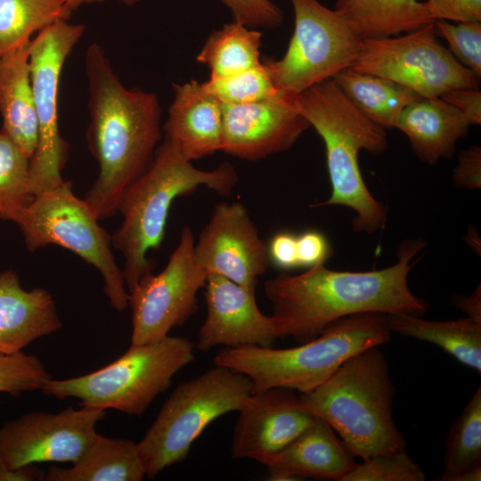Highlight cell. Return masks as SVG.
<instances>
[{
  "label": "cell",
  "mask_w": 481,
  "mask_h": 481,
  "mask_svg": "<svg viewBox=\"0 0 481 481\" xmlns=\"http://www.w3.org/2000/svg\"><path fill=\"white\" fill-rule=\"evenodd\" d=\"M351 68L393 80L423 98L477 87L479 79L439 43L434 22L401 36L362 40Z\"/></svg>",
  "instance_id": "obj_12"
},
{
  "label": "cell",
  "mask_w": 481,
  "mask_h": 481,
  "mask_svg": "<svg viewBox=\"0 0 481 481\" xmlns=\"http://www.w3.org/2000/svg\"><path fill=\"white\" fill-rule=\"evenodd\" d=\"M235 21L247 27L274 29L283 22L281 10L270 0H221Z\"/></svg>",
  "instance_id": "obj_36"
},
{
  "label": "cell",
  "mask_w": 481,
  "mask_h": 481,
  "mask_svg": "<svg viewBox=\"0 0 481 481\" xmlns=\"http://www.w3.org/2000/svg\"><path fill=\"white\" fill-rule=\"evenodd\" d=\"M90 122L88 147L100 167L85 200L99 220L118 212L121 197L152 160L160 139V106L154 93L126 87L104 49L86 53Z\"/></svg>",
  "instance_id": "obj_2"
},
{
  "label": "cell",
  "mask_w": 481,
  "mask_h": 481,
  "mask_svg": "<svg viewBox=\"0 0 481 481\" xmlns=\"http://www.w3.org/2000/svg\"><path fill=\"white\" fill-rule=\"evenodd\" d=\"M455 186L469 190L481 187V147L472 146L459 154L458 165L452 172Z\"/></svg>",
  "instance_id": "obj_39"
},
{
  "label": "cell",
  "mask_w": 481,
  "mask_h": 481,
  "mask_svg": "<svg viewBox=\"0 0 481 481\" xmlns=\"http://www.w3.org/2000/svg\"><path fill=\"white\" fill-rule=\"evenodd\" d=\"M440 97L460 111L470 126L481 124V92L478 86L452 89Z\"/></svg>",
  "instance_id": "obj_41"
},
{
  "label": "cell",
  "mask_w": 481,
  "mask_h": 481,
  "mask_svg": "<svg viewBox=\"0 0 481 481\" xmlns=\"http://www.w3.org/2000/svg\"><path fill=\"white\" fill-rule=\"evenodd\" d=\"M207 316L199 331L197 348L258 346L273 347L279 338L271 315L258 308L256 291L216 273L204 285Z\"/></svg>",
  "instance_id": "obj_18"
},
{
  "label": "cell",
  "mask_w": 481,
  "mask_h": 481,
  "mask_svg": "<svg viewBox=\"0 0 481 481\" xmlns=\"http://www.w3.org/2000/svg\"><path fill=\"white\" fill-rule=\"evenodd\" d=\"M234 427L231 454L266 466L314 420L294 390L271 387L252 391Z\"/></svg>",
  "instance_id": "obj_16"
},
{
  "label": "cell",
  "mask_w": 481,
  "mask_h": 481,
  "mask_svg": "<svg viewBox=\"0 0 481 481\" xmlns=\"http://www.w3.org/2000/svg\"><path fill=\"white\" fill-rule=\"evenodd\" d=\"M252 390L248 376L222 365L180 383L136 443L146 476L154 477L183 461L208 425L225 413L238 412Z\"/></svg>",
  "instance_id": "obj_8"
},
{
  "label": "cell",
  "mask_w": 481,
  "mask_h": 481,
  "mask_svg": "<svg viewBox=\"0 0 481 481\" xmlns=\"http://www.w3.org/2000/svg\"><path fill=\"white\" fill-rule=\"evenodd\" d=\"M30 159L0 131V219L15 222L32 200L28 192Z\"/></svg>",
  "instance_id": "obj_31"
},
{
  "label": "cell",
  "mask_w": 481,
  "mask_h": 481,
  "mask_svg": "<svg viewBox=\"0 0 481 481\" xmlns=\"http://www.w3.org/2000/svg\"><path fill=\"white\" fill-rule=\"evenodd\" d=\"M426 4L434 20H481V0H427Z\"/></svg>",
  "instance_id": "obj_37"
},
{
  "label": "cell",
  "mask_w": 481,
  "mask_h": 481,
  "mask_svg": "<svg viewBox=\"0 0 481 481\" xmlns=\"http://www.w3.org/2000/svg\"><path fill=\"white\" fill-rule=\"evenodd\" d=\"M71 14L61 0H0V55Z\"/></svg>",
  "instance_id": "obj_29"
},
{
  "label": "cell",
  "mask_w": 481,
  "mask_h": 481,
  "mask_svg": "<svg viewBox=\"0 0 481 481\" xmlns=\"http://www.w3.org/2000/svg\"><path fill=\"white\" fill-rule=\"evenodd\" d=\"M194 243L191 228L184 226L164 269L143 275L128 292L131 344L162 339L197 311V293L208 274L194 260Z\"/></svg>",
  "instance_id": "obj_13"
},
{
  "label": "cell",
  "mask_w": 481,
  "mask_h": 481,
  "mask_svg": "<svg viewBox=\"0 0 481 481\" xmlns=\"http://www.w3.org/2000/svg\"><path fill=\"white\" fill-rule=\"evenodd\" d=\"M481 466V386L477 387L446 438L444 470L439 481Z\"/></svg>",
  "instance_id": "obj_30"
},
{
  "label": "cell",
  "mask_w": 481,
  "mask_h": 481,
  "mask_svg": "<svg viewBox=\"0 0 481 481\" xmlns=\"http://www.w3.org/2000/svg\"><path fill=\"white\" fill-rule=\"evenodd\" d=\"M298 112L323 140L331 185L329 199L315 206H344L355 212V232L373 234L384 230L387 208L365 184L358 155H375L387 146L385 128L367 118L332 79L316 84L294 97Z\"/></svg>",
  "instance_id": "obj_4"
},
{
  "label": "cell",
  "mask_w": 481,
  "mask_h": 481,
  "mask_svg": "<svg viewBox=\"0 0 481 481\" xmlns=\"http://www.w3.org/2000/svg\"><path fill=\"white\" fill-rule=\"evenodd\" d=\"M174 91L165 139L190 161L221 151L224 104L196 80L175 85Z\"/></svg>",
  "instance_id": "obj_19"
},
{
  "label": "cell",
  "mask_w": 481,
  "mask_h": 481,
  "mask_svg": "<svg viewBox=\"0 0 481 481\" xmlns=\"http://www.w3.org/2000/svg\"><path fill=\"white\" fill-rule=\"evenodd\" d=\"M61 327L54 300L46 289L26 290L15 271L0 273V354L22 352Z\"/></svg>",
  "instance_id": "obj_21"
},
{
  "label": "cell",
  "mask_w": 481,
  "mask_h": 481,
  "mask_svg": "<svg viewBox=\"0 0 481 481\" xmlns=\"http://www.w3.org/2000/svg\"><path fill=\"white\" fill-rule=\"evenodd\" d=\"M267 246L269 263L281 270L299 267L297 249V234L279 232L270 240Z\"/></svg>",
  "instance_id": "obj_40"
},
{
  "label": "cell",
  "mask_w": 481,
  "mask_h": 481,
  "mask_svg": "<svg viewBox=\"0 0 481 481\" xmlns=\"http://www.w3.org/2000/svg\"><path fill=\"white\" fill-rule=\"evenodd\" d=\"M297 249L299 267H312L333 255L328 238L316 230H307L297 234Z\"/></svg>",
  "instance_id": "obj_38"
},
{
  "label": "cell",
  "mask_w": 481,
  "mask_h": 481,
  "mask_svg": "<svg viewBox=\"0 0 481 481\" xmlns=\"http://www.w3.org/2000/svg\"><path fill=\"white\" fill-rule=\"evenodd\" d=\"M119 1L122 2L126 5H134L137 3H140L143 0H119Z\"/></svg>",
  "instance_id": "obj_47"
},
{
  "label": "cell",
  "mask_w": 481,
  "mask_h": 481,
  "mask_svg": "<svg viewBox=\"0 0 481 481\" xmlns=\"http://www.w3.org/2000/svg\"><path fill=\"white\" fill-rule=\"evenodd\" d=\"M354 454L324 420L313 422L267 465L273 480L341 481L355 466Z\"/></svg>",
  "instance_id": "obj_20"
},
{
  "label": "cell",
  "mask_w": 481,
  "mask_h": 481,
  "mask_svg": "<svg viewBox=\"0 0 481 481\" xmlns=\"http://www.w3.org/2000/svg\"><path fill=\"white\" fill-rule=\"evenodd\" d=\"M481 466L467 470L453 478L452 481H480Z\"/></svg>",
  "instance_id": "obj_44"
},
{
  "label": "cell",
  "mask_w": 481,
  "mask_h": 481,
  "mask_svg": "<svg viewBox=\"0 0 481 481\" xmlns=\"http://www.w3.org/2000/svg\"><path fill=\"white\" fill-rule=\"evenodd\" d=\"M237 181L236 170L230 163L224 162L213 170L199 169L164 140L148 167L123 193L118 209L122 222L110 236L111 245L124 257L122 273L128 292L154 269V261L147 255L163 241L173 201L199 186L229 196Z\"/></svg>",
  "instance_id": "obj_3"
},
{
  "label": "cell",
  "mask_w": 481,
  "mask_h": 481,
  "mask_svg": "<svg viewBox=\"0 0 481 481\" xmlns=\"http://www.w3.org/2000/svg\"><path fill=\"white\" fill-rule=\"evenodd\" d=\"M426 245L421 238L404 240L396 262L379 270L334 271L318 264L298 275L281 273L266 281L278 338L307 342L332 322L361 313L424 315L428 304L412 292L408 278Z\"/></svg>",
  "instance_id": "obj_1"
},
{
  "label": "cell",
  "mask_w": 481,
  "mask_h": 481,
  "mask_svg": "<svg viewBox=\"0 0 481 481\" xmlns=\"http://www.w3.org/2000/svg\"><path fill=\"white\" fill-rule=\"evenodd\" d=\"M331 79L367 118L385 129L395 127L403 110L421 98L393 80L352 68Z\"/></svg>",
  "instance_id": "obj_27"
},
{
  "label": "cell",
  "mask_w": 481,
  "mask_h": 481,
  "mask_svg": "<svg viewBox=\"0 0 481 481\" xmlns=\"http://www.w3.org/2000/svg\"><path fill=\"white\" fill-rule=\"evenodd\" d=\"M86 201L72 192L70 182L35 195L15 220L30 252L59 245L94 266L103 279V291L117 311L128 306L129 293L122 270L110 249V236Z\"/></svg>",
  "instance_id": "obj_9"
},
{
  "label": "cell",
  "mask_w": 481,
  "mask_h": 481,
  "mask_svg": "<svg viewBox=\"0 0 481 481\" xmlns=\"http://www.w3.org/2000/svg\"><path fill=\"white\" fill-rule=\"evenodd\" d=\"M194 358L191 340L168 335L157 341L131 344L116 361L88 374L65 379L51 378L41 391L60 400L76 398L80 406L141 416Z\"/></svg>",
  "instance_id": "obj_7"
},
{
  "label": "cell",
  "mask_w": 481,
  "mask_h": 481,
  "mask_svg": "<svg viewBox=\"0 0 481 481\" xmlns=\"http://www.w3.org/2000/svg\"><path fill=\"white\" fill-rule=\"evenodd\" d=\"M455 307L467 314V317L481 324V289L480 284L470 296L456 295L452 298Z\"/></svg>",
  "instance_id": "obj_43"
},
{
  "label": "cell",
  "mask_w": 481,
  "mask_h": 481,
  "mask_svg": "<svg viewBox=\"0 0 481 481\" xmlns=\"http://www.w3.org/2000/svg\"><path fill=\"white\" fill-rule=\"evenodd\" d=\"M68 469L52 466L45 481H141L146 476L136 443L100 434Z\"/></svg>",
  "instance_id": "obj_24"
},
{
  "label": "cell",
  "mask_w": 481,
  "mask_h": 481,
  "mask_svg": "<svg viewBox=\"0 0 481 481\" xmlns=\"http://www.w3.org/2000/svg\"><path fill=\"white\" fill-rule=\"evenodd\" d=\"M473 232L474 230H472V232H469L468 234H467V241L469 242V245L470 247H473L474 249H476V251L477 250V241L476 240H477V232L475 233V237L473 238Z\"/></svg>",
  "instance_id": "obj_46"
},
{
  "label": "cell",
  "mask_w": 481,
  "mask_h": 481,
  "mask_svg": "<svg viewBox=\"0 0 481 481\" xmlns=\"http://www.w3.org/2000/svg\"><path fill=\"white\" fill-rule=\"evenodd\" d=\"M85 33L83 24L58 20L32 38L31 82L37 122V143L29 161L28 191L35 196L64 182L67 146L60 135L58 92L63 65Z\"/></svg>",
  "instance_id": "obj_11"
},
{
  "label": "cell",
  "mask_w": 481,
  "mask_h": 481,
  "mask_svg": "<svg viewBox=\"0 0 481 481\" xmlns=\"http://www.w3.org/2000/svg\"><path fill=\"white\" fill-rule=\"evenodd\" d=\"M437 37L446 40L449 50L457 61L481 77V23L465 21L451 23L444 20L434 21Z\"/></svg>",
  "instance_id": "obj_35"
},
{
  "label": "cell",
  "mask_w": 481,
  "mask_h": 481,
  "mask_svg": "<svg viewBox=\"0 0 481 481\" xmlns=\"http://www.w3.org/2000/svg\"><path fill=\"white\" fill-rule=\"evenodd\" d=\"M193 256L196 264L253 291L269 265L267 246L240 202H220L202 229Z\"/></svg>",
  "instance_id": "obj_15"
},
{
  "label": "cell",
  "mask_w": 481,
  "mask_h": 481,
  "mask_svg": "<svg viewBox=\"0 0 481 481\" xmlns=\"http://www.w3.org/2000/svg\"><path fill=\"white\" fill-rule=\"evenodd\" d=\"M294 97L279 93L250 103L224 104L221 151L256 161L289 149L310 126Z\"/></svg>",
  "instance_id": "obj_17"
},
{
  "label": "cell",
  "mask_w": 481,
  "mask_h": 481,
  "mask_svg": "<svg viewBox=\"0 0 481 481\" xmlns=\"http://www.w3.org/2000/svg\"><path fill=\"white\" fill-rule=\"evenodd\" d=\"M45 472L34 464L13 469L0 455V481L43 480Z\"/></svg>",
  "instance_id": "obj_42"
},
{
  "label": "cell",
  "mask_w": 481,
  "mask_h": 481,
  "mask_svg": "<svg viewBox=\"0 0 481 481\" xmlns=\"http://www.w3.org/2000/svg\"><path fill=\"white\" fill-rule=\"evenodd\" d=\"M469 126L463 115L441 97H421L403 110L395 128L408 137L420 160L434 165L453 155L456 143Z\"/></svg>",
  "instance_id": "obj_22"
},
{
  "label": "cell",
  "mask_w": 481,
  "mask_h": 481,
  "mask_svg": "<svg viewBox=\"0 0 481 481\" xmlns=\"http://www.w3.org/2000/svg\"><path fill=\"white\" fill-rule=\"evenodd\" d=\"M395 387L379 346L347 358L314 389L299 394L304 407L336 431L363 461L406 449L393 418Z\"/></svg>",
  "instance_id": "obj_5"
},
{
  "label": "cell",
  "mask_w": 481,
  "mask_h": 481,
  "mask_svg": "<svg viewBox=\"0 0 481 481\" xmlns=\"http://www.w3.org/2000/svg\"><path fill=\"white\" fill-rule=\"evenodd\" d=\"M294 31L280 60L263 61L276 90L296 96L351 68L362 40L335 11L318 0H289Z\"/></svg>",
  "instance_id": "obj_10"
},
{
  "label": "cell",
  "mask_w": 481,
  "mask_h": 481,
  "mask_svg": "<svg viewBox=\"0 0 481 481\" xmlns=\"http://www.w3.org/2000/svg\"><path fill=\"white\" fill-rule=\"evenodd\" d=\"M391 335L387 314L361 313L332 322L318 337L298 346L224 347L213 363L248 376L252 391L283 387L301 394L323 383L353 355L387 343Z\"/></svg>",
  "instance_id": "obj_6"
},
{
  "label": "cell",
  "mask_w": 481,
  "mask_h": 481,
  "mask_svg": "<svg viewBox=\"0 0 481 481\" xmlns=\"http://www.w3.org/2000/svg\"><path fill=\"white\" fill-rule=\"evenodd\" d=\"M426 473L402 450L379 453L357 463L341 481H424Z\"/></svg>",
  "instance_id": "obj_33"
},
{
  "label": "cell",
  "mask_w": 481,
  "mask_h": 481,
  "mask_svg": "<svg viewBox=\"0 0 481 481\" xmlns=\"http://www.w3.org/2000/svg\"><path fill=\"white\" fill-rule=\"evenodd\" d=\"M261 37L259 31L234 20L210 34L197 61L209 69V77L240 73L261 64Z\"/></svg>",
  "instance_id": "obj_28"
},
{
  "label": "cell",
  "mask_w": 481,
  "mask_h": 481,
  "mask_svg": "<svg viewBox=\"0 0 481 481\" xmlns=\"http://www.w3.org/2000/svg\"><path fill=\"white\" fill-rule=\"evenodd\" d=\"M334 10L361 40L398 36L435 21L421 0H336Z\"/></svg>",
  "instance_id": "obj_25"
},
{
  "label": "cell",
  "mask_w": 481,
  "mask_h": 481,
  "mask_svg": "<svg viewBox=\"0 0 481 481\" xmlns=\"http://www.w3.org/2000/svg\"><path fill=\"white\" fill-rule=\"evenodd\" d=\"M62 4L69 10L73 11L81 5L102 3L105 0H61Z\"/></svg>",
  "instance_id": "obj_45"
},
{
  "label": "cell",
  "mask_w": 481,
  "mask_h": 481,
  "mask_svg": "<svg viewBox=\"0 0 481 481\" xmlns=\"http://www.w3.org/2000/svg\"><path fill=\"white\" fill-rule=\"evenodd\" d=\"M51 379L43 363L23 351L12 355L0 354V393L20 395L41 390Z\"/></svg>",
  "instance_id": "obj_34"
},
{
  "label": "cell",
  "mask_w": 481,
  "mask_h": 481,
  "mask_svg": "<svg viewBox=\"0 0 481 481\" xmlns=\"http://www.w3.org/2000/svg\"><path fill=\"white\" fill-rule=\"evenodd\" d=\"M106 411L88 406L32 412L0 428V455L18 469L41 462L77 461L95 437Z\"/></svg>",
  "instance_id": "obj_14"
},
{
  "label": "cell",
  "mask_w": 481,
  "mask_h": 481,
  "mask_svg": "<svg viewBox=\"0 0 481 481\" xmlns=\"http://www.w3.org/2000/svg\"><path fill=\"white\" fill-rule=\"evenodd\" d=\"M391 333L428 342L441 347L461 364L481 372V324L466 317L428 321L410 314H387Z\"/></svg>",
  "instance_id": "obj_26"
},
{
  "label": "cell",
  "mask_w": 481,
  "mask_h": 481,
  "mask_svg": "<svg viewBox=\"0 0 481 481\" xmlns=\"http://www.w3.org/2000/svg\"><path fill=\"white\" fill-rule=\"evenodd\" d=\"M204 88L224 105L250 103L275 96L276 90L263 61L240 73L225 77H209Z\"/></svg>",
  "instance_id": "obj_32"
},
{
  "label": "cell",
  "mask_w": 481,
  "mask_h": 481,
  "mask_svg": "<svg viewBox=\"0 0 481 481\" xmlns=\"http://www.w3.org/2000/svg\"><path fill=\"white\" fill-rule=\"evenodd\" d=\"M30 43L0 55L2 129L29 159L37 143V122L29 63Z\"/></svg>",
  "instance_id": "obj_23"
}]
</instances>
